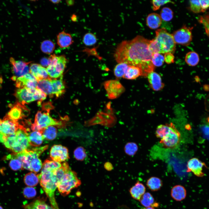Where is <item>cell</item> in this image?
<instances>
[{"mask_svg": "<svg viewBox=\"0 0 209 209\" xmlns=\"http://www.w3.org/2000/svg\"><path fill=\"white\" fill-rule=\"evenodd\" d=\"M150 40L138 35L131 40L123 41L115 51L116 60L137 67L141 70V75L147 76L154 69L152 62L153 54L149 48Z\"/></svg>", "mask_w": 209, "mask_h": 209, "instance_id": "1", "label": "cell"}, {"mask_svg": "<svg viewBox=\"0 0 209 209\" xmlns=\"http://www.w3.org/2000/svg\"><path fill=\"white\" fill-rule=\"evenodd\" d=\"M155 134L161 139L160 143L165 147L174 149L180 143L181 134L172 123L158 125Z\"/></svg>", "mask_w": 209, "mask_h": 209, "instance_id": "2", "label": "cell"}, {"mask_svg": "<svg viewBox=\"0 0 209 209\" xmlns=\"http://www.w3.org/2000/svg\"><path fill=\"white\" fill-rule=\"evenodd\" d=\"M28 131L22 125L13 134L5 136L3 143L5 146L15 154L20 153L28 149L30 145L28 138Z\"/></svg>", "mask_w": 209, "mask_h": 209, "instance_id": "3", "label": "cell"}, {"mask_svg": "<svg viewBox=\"0 0 209 209\" xmlns=\"http://www.w3.org/2000/svg\"><path fill=\"white\" fill-rule=\"evenodd\" d=\"M54 170L42 168L41 172L37 176L41 186L49 198L51 206L53 209H59L55 196L57 181L54 173Z\"/></svg>", "mask_w": 209, "mask_h": 209, "instance_id": "4", "label": "cell"}, {"mask_svg": "<svg viewBox=\"0 0 209 209\" xmlns=\"http://www.w3.org/2000/svg\"><path fill=\"white\" fill-rule=\"evenodd\" d=\"M81 183L76 173L69 167L61 180L57 183L58 191L63 196L68 195L72 190L78 187Z\"/></svg>", "mask_w": 209, "mask_h": 209, "instance_id": "5", "label": "cell"}, {"mask_svg": "<svg viewBox=\"0 0 209 209\" xmlns=\"http://www.w3.org/2000/svg\"><path fill=\"white\" fill-rule=\"evenodd\" d=\"M156 39L159 48L160 53H168L173 54L176 49V43L172 34L168 33L165 28L156 31Z\"/></svg>", "mask_w": 209, "mask_h": 209, "instance_id": "6", "label": "cell"}, {"mask_svg": "<svg viewBox=\"0 0 209 209\" xmlns=\"http://www.w3.org/2000/svg\"><path fill=\"white\" fill-rule=\"evenodd\" d=\"M62 125L61 121L52 118L49 115V113H42L41 111H39L35 115L34 122L32 124L31 128L33 131H39L50 126L59 127Z\"/></svg>", "mask_w": 209, "mask_h": 209, "instance_id": "7", "label": "cell"}, {"mask_svg": "<svg viewBox=\"0 0 209 209\" xmlns=\"http://www.w3.org/2000/svg\"><path fill=\"white\" fill-rule=\"evenodd\" d=\"M193 28L184 26L175 31L172 35L175 43L186 46L189 45L192 40Z\"/></svg>", "mask_w": 209, "mask_h": 209, "instance_id": "8", "label": "cell"}, {"mask_svg": "<svg viewBox=\"0 0 209 209\" xmlns=\"http://www.w3.org/2000/svg\"><path fill=\"white\" fill-rule=\"evenodd\" d=\"M108 98L113 99L118 98L125 91V89L117 80H110L104 84Z\"/></svg>", "mask_w": 209, "mask_h": 209, "instance_id": "9", "label": "cell"}, {"mask_svg": "<svg viewBox=\"0 0 209 209\" xmlns=\"http://www.w3.org/2000/svg\"><path fill=\"white\" fill-rule=\"evenodd\" d=\"M12 66V71L14 75L12 80L15 81L18 78L22 76L29 72L28 65L31 62H26L21 60H16L12 57L10 59Z\"/></svg>", "mask_w": 209, "mask_h": 209, "instance_id": "10", "label": "cell"}, {"mask_svg": "<svg viewBox=\"0 0 209 209\" xmlns=\"http://www.w3.org/2000/svg\"><path fill=\"white\" fill-rule=\"evenodd\" d=\"M20 125L6 114L3 119H0V134L5 136L14 134L19 129Z\"/></svg>", "mask_w": 209, "mask_h": 209, "instance_id": "11", "label": "cell"}, {"mask_svg": "<svg viewBox=\"0 0 209 209\" xmlns=\"http://www.w3.org/2000/svg\"><path fill=\"white\" fill-rule=\"evenodd\" d=\"M48 145H46L42 147H36L31 149H28L24 151V156L23 163L24 166L31 171L30 163L31 160L34 158H38L41 154L48 148Z\"/></svg>", "mask_w": 209, "mask_h": 209, "instance_id": "12", "label": "cell"}, {"mask_svg": "<svg viewBox=\"0 0 209 209\" xmlns=\"http://www.w3.org/2000/svg\"><path fill=\"white\" fill-rule=\"evenodd\" d=\"M50 156L53 161H64L69 158L68 149L61 145H54L51 149Z\"/></svg>", "mask_w": 209, "mask_h": 209, "instance_id": "13", "label": "cell"}, {"mask_svg": "<svg viewBox=\"0 0 209 209\" xmlns=\"http://www.w3.org/2000/svg\"><path fill=\"white\" fill-rule=\"evenodd\" d=\"M15 81L16 86L18 88L23 87L31 89L37 88V81L30 72L18 78Z\"/></svg>", "mask_w": 209, "mask_h": 209, "instance_id": "14", "label": "cell"}, {"mask_svg": "<svg viewBox=\"0 0 209 209\" xmlns=\"http://www.w3.org/2000/svg\"><path fill=\"white\" fill-rule=\"evenodd\" d=\"M24 105L19 102L14 105L7 114L12 120L17 122L25 117L29 112Z\"/></svg>", "mask_w": 209, "mask_h": 209, "instance_id": "15", "label": "cell"}, {"mask_svg": "<svg viewBox=\"0 0 209 209\" xmlns=\"http://www.w3.org/2000/svg\"><path fill=\"white\" fill-rule=\"evenodd\" d=\"M204 167H206L205 163L198 158H194L190 159L187 164V172H192L198 177H203L205 175L203 171Z\"/></svg>", "mask_w": 209, "mask_h": 209, "instance_id": "16", "label": "cell"}, {"mask_svg": "<svg viewBox=\"0 0 209 209\" xmlns=\"http://www.w3.org/2000/svg\"><path fill=\"white\" fill-rule=\"evenodd\" d=\"M14 95L18 102L23 105L35 101L32 89L25 87L18 88L15 91Z\"/></svg>", "mask_w": 209, "mask_h": 209, "instance_id": "17", "label": "cell"}, {"mask_svg": "<svg viewBox=\"0 0 209 209\" xmlns=\"http://www.w3.org/2000/svg\"><path fill=\"white\" fill-rule=\"evenodd\" d=\"M49 57L51 60L50 65L53 66L57 71L62 74L67 62L65 55L57 56L53 54L51 55Z\"/></svg>", "mask_w": 209, "mask_h": 209, "instance_id": "18", "label": "cell"}, {"mask_svg": "<svg viewBox=\"0 0 209 209\" xmlns=\"http://www.w3.org/2000/svg\"><path fill=\"white\" fill-rule=\"evenodd\" d=\"M29 72L35 77L37 81L50 78L46 69L38 64H31L29 67Z\"/></svg>", "mask_w": 209, "mask_h": 209, "instance_id": "19", "label": "cell"}, {"mask_svg": "<svg viewBox=\"0 0 209 209\" xmlns=\"http://www.w3.org/2000/svg\"><path fill=\"white\" fill-rule=\"evenodd\" d=\"M147 77L150 86L153 90L158 91L163 88L164 84L162 82L161 77L159 74L152 71L148 74Z\"/></svg>", "mask_w": 209, "mask_h": 209, "instance_id": "20", "label": "cell"}, {"mask_svg": "<svg viewBox=\"0 0 209 209\" xmlns=\"http://www.w3.org/2000/svg\"><path fill=\"white\" fill-rule=\"evenodd\" d=\"M57 43L61 48H66L71 45L73 41L71 35L64 31H62L57 35Z\"/></svg>", "mask_w": 209, "mask_h": 209, "instance_id": "21", "label": "cell"}, {"mask_svg": "<svg viewBox=\"0 0 209 209\" xmlns=\"http://www.w3.org/2000/svg\"><path fill=\"white\" fill-rule=\"evenodd\" d=\"M187 194L186 190L183 186L177 185L174 186L172 189L171 195L175 200L180 201L184 199Z\"/></svg>", "mask_w": 209, "mask_h": 209, "instance_id": "22", "label": "cell"}, {"mask_svg": "<svg viewBox=\"0 0 209 209\" xmlns=\"http://www.w3.org/2000/svg\"><path fill=\"white\" fill-rule=\"evenodd\" d=\"M145 186L142 183L138 181L130 188L129 192L133 198L139 201L145 193Z\"/></svg>", "mask_w": 209, "mask_h": 209, "instance_id": "23", "label": "cell"}, {"mask_svg": "<svg viewBox=\"0 0 209 209\" xmlns=\"http://www.w3.org/2000/svg\"><path fill=\"white\" fill-rule=\"evenodd\" d=\"M51 80L50 78H49L37 81V88L41 90L46 95H53Z\"/></svg>", "mask_w": 209, "mask_h": 209, "instance_id": "24", "label": "cell"}, {"mask_svg": "<svg viewBox=\"0 0 209 209\" xmlns=\"http://www.w3.org/2000/svg\"><path fill=\"white\" fill-rule=\"evenodd\" d=\"M162 19L158 14L153 13L149 14L146 18V24L148 27L151 29H156L160 26Z\"/></svg>", "mask_w": 209, "mask_h": 209, "instance_id": "25", "label": "cell"}, {"mask_svg": "<svg viewBox=\"0 0 209 209\" xmlns=\"http://www.w3.org/2000/svg\"><path fill=\"white\" fill-rule=\"evenodd\" d=\"M62 76L59 79L51 80L53 87V94L59 97L65 91V86L62 80Z\"/></svg>", "mask_w": 209, "mask_h": 209, "instance_id": "26", "label": "cell"}, {"mask_svg": "<svg viewBox=\"0 0 209 209\" xmlns=\"http://www.w3.org/2000/svg\"><path fill=\"white\" fill-rule=\"evenodd\" d=\"M28 138L31 146L38 147L42 143L44 139L39 131H33L28 133Z\"/></svg>", "mask_w": 209, "mask_h": 209, "instance_id": "27", "label": "cell"}, {"mask_svg": "<svg viewBox=\"0 0 209 209\" xmlns=\"http://www.w3.org/2000/svg\"><path fill=\"white\" fill-rule=\"evenodd\" d=\"M23 209H53L47 204L44 201L37 199L31 203L23 206Z\"/></svg>", "mask_w": 209, "mask_h": 209, "instance_id": "28", "label": "cell"}, {"mask_svg": "<svg viewBox=\"0 0 209 209\" xmlns=\"http://www.w3.org/2000/svg\"><path fill=\"white\" fill-rule=\"evenodd\" d=\"M96 114L100 116L104 120V126L111 127L116 123V118L113 114L100 111H98Z\"/></svg>", "mask_w": 209, "mask_h": 209, "instance_id": "29", "label": "cell"}, {"mask_svg": "<svg viewBox=\"0 0 209 209\" xmlns=\"http://www.w3.org/2000/svg\"><path fill=\"white\" fill-rule=\"evenodd\" d=\"M39 131L41 134L44 139L47 140H53L56 137L57 134L56 128L53 126H50L42 129Z\"/></svg>", "mask_w": 209, "mask_h": 209, "instance_id": "30", "label": "cell"}, {"mask_svg": "<svg viewBox=\"0 0 209 209\" xmlns=\"http://www.w3.org/2000/svg\"><path fill=\"white\" fill-rule=\"evenodd\" d=\"M141 75V71L138 67L134 66L129 65L127 70L123 76L125 79L133 80Z\"/></svg>", "mask_w": 209, "mask_h": 209, "instance_id": "31", "label": "cell"}, {"mask_svg": "<svg viewBox=\"0 0 209 209\" xmlns=\"http://www.w3.org/2000/svg\"><path fill=\"white\" fill-rule=\"evenodd\" d=\"M146 185L150 190L156 191L159 190L161 188L162 186V182L160 178L153 176L148 179Z\"/></svg>", "mask_w": 209, "mask_h": 209, "instance_id": "32", "label": "cell"}, {"mask_svg": "<svg viewBox=\"0 0 209 209\" xmlns=\"http://www.w3.org/2000/svg\"><path fill=\"white\" fill-rule=\"evenodd\" d=\"M24 181L26 185L31 187L36 186L39 182L37 175L33 172L26 174L24 176Z\"/></svg>", "mask_w": 209, "mask_h": 209, "instance_id": "33", "label": "cell"}, {"mask_svg": "<svg viewBox=\"0 0 209 209\" xmlns=\"http://www.w3.org/2000/svg\"><path fill=\"white\" fill-rule=\"evenodd\" d=\"M185 60L189 65L195 66L198 64L199 61V55L195 52H189L186 54Z\"/></svg>", "mask_w": 209, "mask_h": 209, "instance_id": "34", "label": "cell"}, {"mask_svg": "<svg viewBox=\"0 0 209 209\" xmlns=\"http://www.w3.org/2000/svg\"><path fill=\"white\" fill-rule=\"evenodd\" d=\"M54 43L51 40H46L43 41L40 45V49L43 53L50 54L52 53L55 49Z\"/></svg>", "mask_w": 209, "mask_h": 209, "instance_id": "35", "label": "cell"}, {"mask_svg": "<svg viewBox=\"0 0 209 209\" xmlns=\"http://www.w3.org/2000/svg\"><path fill=\"white\" fill-rule=\"evenodd\" d=\"M129 65L124 63H119L114 69V73L117 78H120L124 75L126 72Z\"/></svg>", "mask_w": 209, "mask_h": 209, "instance_id": "36", "label": "cell"}, {"mask_svg": "<svg viewBox=\"0 0 209 209\" xmlns=\"http://www.w3.org/2000/svg\"><path fill=\"white\" fill-rule=\"evenodd\" d=\"M139 201L141 204L145 207H152L154 205V199L152 195L149 192H145Z\"/></svg>", "mask_w": 209, "mask_h": 209, "instance_id": "37", "label": "cell"}, {"mask_svg": "<svg viewBox=\"0 0 209 209\" xmlns=\"http://www.w3.org/2000/svg\"><path fill=\"white\" fill-rule=\"evenodd\" d=\"M10 157L12 158L9 163L10 168L14 171H17L22 169L23 167L21 163L17 158L16 154H14L12 157Z\"/></svg>", "mask_w": 209, "mask_h": 209, "instance_id": "38", "label": "cell"}, {"mask_svg": "<svg viewBox=\"0 0 209 209\" xmlns=\"http://www.w3.org/2000/svg\"><path fill=\"white\" fill-rule=\"evenodd\" d=\"M62 166V164L59 162L46 160L43 164L42 168L51 170H54Z\"/></svg>", "mask_w": 209, "mask_h": 209, "instance_id": "39", "label": "cell"}, {"mask_svg": "<svg viewBox=\"0 0 209 209\" xmlns=\"http://www.w3.org/2000/svg\"><path fill=\"white\" fill-rule=\"evenodd\" d=\"M160 17L162 19L165 21H170L173 17V13L172 10L169 8L165 7L161 10L160 12Z\"/></svg>", "mask_w": 209, "mask_h": 209, "instance_id": "40", "label": "cell"}, {"mask_svg": "<svg viewBox=\"0 0 209 209\" xmlns=\"http://www.w3.org/2000/svg\"><path fill=\"white\" fill-rule=\"evenodd\" d=\"M138 149L137 145L134 142H129L127 143L124 147L125 153L130 156H134Z\"/></svg>", "mask_w": 209, "mask_h": 209, "instance_id": "41", "label": "cell"}, {"mask_svg": "<svg viewBox=\"0 0 209 209\" xmlns=\"http://www.w3.org/2000/svg\"><path fill=\"white\" fill-rule=\"evenodd\" d=\"M98 124L104 126L105 122L100 116L96 114L94 117L85 121L84 122V125L86 127H89Z\"/></svg>", "mask_w": 209, "mask_h": 209, "instance_id": "42", "label": "cell"}, {"mask_svg": "<svg viewBox=\"0 0 209 209\" xmlns=\"http://www.w3.org/2000/svg\"><path fill=\"white\" fill-rule=\"evenodd\" d=\"M97 39L96 36L91 33H87L86 34L83 38L84 43L86 46H92L97 42Z\"/></svg>", "mask_w": 209, "mask_h": 209, "instance_id": "43", "label": "cell"}, {"mask_svg": "<svg viewBox=\"0 0 209 209\" xmlns=\"http://www.w3.org/2000/svg\"><path fill=\"white\" fill-rule=\"evenodd\" d=\"M43 165L41 160L38 158L33 159L30 163L31 171L37 173L41 169Z\"/></svg>", "mask_w": 209, "mask_h": 209, "instance_id": "44", "label": "cell"}, {"mask_svg": "<svg viewBox=\"0 0 209 209\" xmlns=\"http://www.w3.org/2000/svg\"><path fill=\"white\" fill-rule=\"evenodd\" d=\"M74 155L76 160L80 161H83L87 156L84 149L81 146L78 147L74 150Z\"/></svg>", "mask_w": 209, "mask_h": 209, "instance_id": "45", "label": "cell"}, {"mask_svg": "<svg viewBox=\"0 0 209 209\" xmlns=\"http://www.w3.org/2000/svg\"><path fill=\"white\" fill-rule=\"evenodd\" d=\"M164 60V57L162 54L159 53L153 54L152 62L154 66H161L163 64Z\"/></svg>", "mask_w": 209, "mask_h": 209, "instance_id": "46", "label": "cell"}, {"mask_svg": "<svg viewBox=\"0 0 209 209\" xmlns=\"http://www.w3.org/2000/svg\"><path fill=\"white\" fill-rule=\"evenodd\" d=\"M23 193L24 197L27 199H30L34 197L37 194L35 188L29 186L25 188L23 190Z\"/></svg>", "mask_w": 209, "mask_h": 209, "instance_id": "47", "label": "cell"}, {"mask_svg": "<svg viewBox=\"0 0 209 209\" xmlns=\"http://www.w3.org/2000/svg\"><path fill=\"white\" fill-rule=\"evenodd\" d=\"M190 8L191 10L194 13L202 12L199 0L190 1Z\"/></svg>", "mask_w": 209, "mask_h": 209, "instance_id": "48", "label": "cell"}, {"mask_svg": "<svg viewBox=\"0 0 209 209\" xmlns=\"http://www.w3.org/2000/svg\"><path fill=\"white\" fill-rule=\"evenodd\" d=\"M46 69L49 77L51 78H56L62 76V74L57 71L54 66L52 65H49L47 67Z\"/></svg>", "mask_w": 209, "mask_h": 209, "instance_id": "49", "label": "cell"}, {"mask_svg": "<svg viewBox=\"0 0 209 209\" xmlns=\"http://www.w3.org/2000/svg\"><path fill=\"white\" fill-rule=\"evenodd\" d=\"M151 2L152 4L153 9L154 10H158L161 6L167 3H174V2L170 0H153Z\"/></svg>", "mask_w": 209, "mask_h": 209, "instance_id": "50", "label": "cell"}, {"mask_svg": "<svg viewBox=\"0 0 209 209\" xmlns=\"http://www.w3.org/2000/svg\"><path fill=\"white\" fill-rule=\"evenodd\" d=\"M149 48L153 54L156 53H160V49L155 39L150 40Z\"/></svg>", "mask_w": 209, "mask_h": 209, "instance_id": "51", "label": "cell"}, {"mask_svg": "<svg viewBox=\"0 0 209 209\" xmlns=\"http://www.w3.org/2000/svg\"><path fill=\"white\" fill-rule=\"evenodd\" d=\"M174 56L173 54L168 53L165 54L164 56V61L167 63L170 64L174 61Z\"/></svg>", "mask_w": 209, "mask_h": 209, "instance_id": "52", "label": "cell"}, {"mask_svg": "<svg viewBox=\"0 0 209 209\" xmlns=\"http://www.w3.org/2000/svg\"><path fill=\"white\" fill-rule=\"evenodd\" d=\"M53 108V106L50 102L44 103L42 105V110L46 111V113H49L50 110Z\"/></svg>", "mask_w": 209, "mask_h": 209, "instance_id": "53", "label": "cell"}, {"mask_svg": "<svg viewBox=\"0 0 209 209\" xmlns=\"http://www.w3.org/2000/svg\"><path fill=\"white\" fill-rule=\"evenodd\" d=\"M202 12H205L209 8V0H199Z\"/></svg>", "mask_w": 209, "mask_h": 209, "instance_id": "54", "label": "cell"}, {"mask_svg": "<svg viewBox=\"0 0 209 209\" xmlns=\"http://www.w3.org/2000/svg\"><path fill=\"white\" fill-rule=\"evenodd\" d=\"M51 60L50 57L42 58L40 60V63L43 66L48 67L50 64Z\"/></svg>", "mask_w": 209, "mask_h": 209, "instance_id": "55", "label": "cell"}, {"mask_svg": "<svg viewBox=\"0 0 209 209\" xmlns=\"http://www.w3.org/2000/svg\"><path fill=\"white\" fill-rule=\"evenodd\" d=\"M204 107L205 110L209 112V94L206 96L205 99Z\"/></svg>", "mask_w": 209, "mask_h": 209, "instance_id": "56", "label": "cell"}, {"mask_svg": "<svg viewBox=\"0 0 209 209\" xmlns=\"http://www.w3.org/2000/svg\"><path fill=\"white\" fill-rule=\"evenodd\" d=\"M202 130L204 134L207 137L209 136V127L204 126L202 127Z\"/></svg>", "mask_w": 209, "mask_h": 209, "instance_id": "57", "label": "cell"}, {"mask_svg": "<svg viewBox=\"0 0 209 209\" xmlns=\"http://www.w3.org/2000/svg\"><path fill=\"white\" fill-rule=\"evenodd\" d=\"M104 167L105 168L108 170H111L113 168L112 165L109 162H107L105 164Z\"/></svg>", "mask_w": 209, "mask_h": 209, "instance_id": "58", "label": "cell"}, {"mask_svg": "<svg viewBox=\"0 0 209 209\" xmlns=\"http://www.w3.org/2000/svg\"><path fill=\"white\" fill-rule=\"evenodd\" d=\"M50 1L53 3L55 4H57L59 3L60 1L61 0H50Z\"/></svg>", "mask_w": 209, "mask_h": 209, "instance_id": "59", "label": "cell"}, {"mask_svg": "<svg viewBox=\"0 0 209 209\" xmlns=\"http://www.w3.org/2000/svg\"><path fill=\"white\" fill-rule=\"evenodd\" d=\"M141 209H155L153 207H145V208H142Z\"/></svg>", "mask_w": 209, "mask_h": 209, "instance_id": "60", "label": "cell"}, {"mask_svg": "<svg viewBox=\"0 0 209 209\" xmlns=\"http://www.w3.org/2000/svg\"><path fill=\"white\" fill-rule=\"evenodd\" d=\"M0 209H4L3 207L0 205Z\"/></svg>", "mask_w": 209, "mask_h": 209, "instance_id": "61", "label": "cell"}, {"mask_svg": "<svg viewBox=\"0 0 209 209\" xmlns=\"http://www.w3.org/2000/svg\"><path fill=\"white\" fill-rule=\"evenodd\" d=\"M208 122H209V118L208 119Z\"/></svg>", "mask_w": 209, "mask_h": 209, "instance_id": "62", "label": "cell"}, {"mask_svg": "<svg viewBox=\"0 0 209 209\" xmlns=\"http://www.w3.org/2000/svg\"><path fill=\"white\" fill-rule=\"evenodd\" d=\"M0 50H1V46H0Z\"/></svg>", "mask_w": 209, "mask_h": 209, "instance_id": "63", "label": "cell"}, {"mask_svg": "<svg viewBox=\"0 0 209 209\" xmlns=\"http://www.w3.org/2000/svg\"><path fill=\"white\" fill-rule=\"evenodd\" d=\"M208 138V139H209V136Z\"/></svg>", "mask_w": 209, "mask_h": 209, "instance_id": "64", "label": "cell"}]
</instances>
